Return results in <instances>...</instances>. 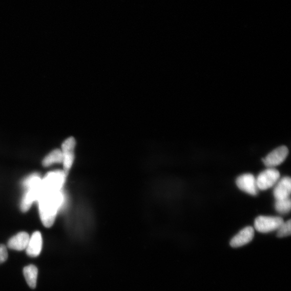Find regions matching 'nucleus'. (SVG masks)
<instances>
[{
    "mask_svg": "<svg viewBox=\"0 0 291 291\" xmlns=\"http://www.w3.org/2000/svg\"><path fill=\"white\" fill-rule=\"evenodd\" d=\"M291 202L290 197L281 200H276L275 209L280 214H287L290 211Z\"/></svg>",
    "mask_w": 291,
    "mask_h": 291,
    "instance_id": "2eb2a0df",
    "label": "nucleus"
},
{
    "mask_svg": "<svg viewBox=\"0 0 291 291\" xmlns=\"http://www.w3.org/2000/svg\"><path fill=\"white\" fill-rule=\"evenodd\" d=\"M291 192V179L288 176L280 180L275 186L274 195L276 200H281L289 197Z\"/></svg>",
    "mask_w": 291,
    "mask_h": 291,
    "instance_id": "9b49d317",
    "label": "nucleus"
},
{
    "mask_svg": "<svg viewBox=\"0 0 291 291\" xmlns=\"http://www.w3.org/2000/svg\"><path fill=\"white\" fill-rule=\"evenodd\" d=\"M24 275L29 287L35 288L38 276V269L36 266L34 265L26 266L24 269Z\"/></svg>",
    "mask_w": 291,
    "mask_h": 291,
    "instance_id": "ddd939ff",
    "label": "nucleus"
},
{
    "mask_svg": "<svg viewBox=\"0 0 291 291\" xmlns=\"http://www.w3.org/2000/svg\"><path fill=\"white\" fill-rule=\"evenodd\" d=\"M64 158L61 150H55L50 153L43 161V165L44 167H48L55 163H63Z\"/></svg>",
    "mask_w": 291,
    "mask_h": 291,
    "instance_id": "4468645a",
    "label": "nucleus"
},
{
    "mask_svg": "<svg viewBox=\"0 0 291 291\" xmlns=\"http://www.w3.org/2000/svg\"><path fill=\"white\" fill-rule=\"evenodd\" d=\"M280 176L279 172L274 168L264 171L259 174L257 178L258 189L265 191L272 188L278 182Z\"/></svg>",
    "mask_w": 291,
    "mask_h": 291,
    "instance_id": "20e7f679",
    "label": "nucleus"
},
{
    "mask_svg": "<svg viewBox=\"0 0 291 291\" xmlns=\"http://www.w3.org/2000/svg\"><path fill=\"white\" fill-rule=\"evenodd\" d=\"M76 140L73 137L66 140L61 145V153L64 158V172L68 175L75 160Z\"/></svg>",
    "mask_w": 291,
    "mask_h": 291,
    "instance_id": "39448f33",
    "label": "nucleus"
},
{
    "mask_svg": "<svg viewBox=\"0 0 291 291\" xmlns=\"http://www.w3.org/2000/svg\"><path fill=\"white\" fill-rule=\"evenodd\" d=\"M254 235V228L252 226H247L233 238L231 245L233 247L245 245L253 240Z\"/></svg>",
    "mask_w": 291,
    "mask_h": 291,
    "instance_id": "1a4fd4ad",
    "label": "nucleus"
},
{
    "mask_svg": "<svg viewBox=\"0 0 291 291\" xmlns=\"http://www.w3.org/2000/svg\"><path fill=\"white\" fill-rule=\"evenodd\" d=\"M30 236L26 232H20L10 238L8 242L9 248L16 251H23L26 250Z\"/></svg>",
    "mask_w": 291,
    "mask_h": 291,
    "instance_id": "f8f14e48",
    "label": "nucleus"
},
{
    "mask_svg": "<svg viewBox=\"0 0 291 291\" xmlns=\"http://www.w3.org/2000/svg\"><path fill=\"white\" fill-rule=\"evenodd\" d=\"M236 184L239 189L247 194L254 196L258 194L256 180L252 174H244L239 176L236 180Z\"/></svg>",
    "mask_w": 291,
    "mask_h": 291,
    "instance_id": "0eeeda50",
    "label": "nucleus"
},
{
    "mask_svg": "<svg viewBox=\"0 0 291 291\" xmlns=\"http://www.w3.org/2000/svg\"><path fill=\"white\" fill-rule=\"evenodd\" d=\"M67 175L64 171L59 170L48 173L45 177L41 179L40 192L61 191Z\"/></svg>",
    "mask_w": 291,
    "mask_h": 291,
    "instance_id": "f03ea898",
    "label": "nucleus"
},
{
    "mask_svg": "<svg viewBox=\"0 0 291 291\" xmlns=\"http://www.w3.org/2000/svg\"><path fill=\"white\" fill-rule=\"evenodd\" d=\"M284 222L281 217L260 216L256 218L255 227L258 232L267 233L278 230Z\"/></svg>",
    "mask_w": 291,
    "mask_h": 291,
    "instance_id": "7ed1b4c3",
    "label": "nucleus"
},
{
    "mask_svg": "<svg viewBox=\"0 0 291 291\" xmlns=\"http://www.w3.org/2000/svg\"><path fill=\"white\" fill-rule=\"evenodd\" d=\"M41 179L37 174H34L29 176L24 182V185L26 189L30 186L40 185Z\"/></svg>",
    "mask_w": 291,
    "mask_h": 291,
    "instance_id": "dca6fc26",
    "label": "nucleus"
},
{
    "mask_svg": "<svg viewBox=\"0 0 291 291\" xmlns=\"http://www.w3.org/2000/svg\"><path fill=\"white\" fill-rule=\"evenodd\" d=\"M290 223V220H289L286 222H284L278 230L277 237L282 238L290 236L291 234Z\"/></svg>",
    "mask_w": 291,
    "mask_h": 291,
    "instance_id": "f3484780",
    "label": "nucleus"
},
{
    "mask_svg": "<svg viewBox=\"0 0 291 291\" xmlns=\"http://www.w3.org/2000/svg\"><path fill=\"white\" fill-rule=\"evenodd\" d=\"M43 240L39 232H35L30 237L29 241L26 249L28 256L31 257H38L43 249Z\"/></svg>",
    "mask_w": 291,
    "mask_h": 291,
    "instance_id": "6e6552de",
    "label": "nucleus"
},
{
    "mask_svg": "<svg viewBox=\"0 0 291 291\" xmlns=\"http://www.w3.org/2000/svg\"><path fill=\"white\" fill-rule=\"evenodd\" d=\"M288 153L287 148L282 146L269 153L262 160L267 167L273 168L282 163L286 159Z\"/></svg>",
    "mask_w": 291,
    "mask_h": 291,
    "instance_id": "423d86ee",
    "label": "nucleus"
},
{
    "mask_svg": "<svg viewBox=\"0 0 291 291\" xmlns=\"http://www.w3.org/2000/svg\"><path fill=\"white\" fill-rule=\"evenodd\" d=\"M27 189V191L23 197L22 203H20V210L24 213L28 211L33 203L37 201L40 194V184L30 186Z\"/></svg>",
    "mask_w": 291,
    "mask_h": 291,
    "instance_id": "9d476101",
    "label": "nucleus"
},
{
    "mask_svg": "<svg viewBox=\"0 0 291 291\" xmlns=\"http://www.w3.org/2000/svg\"><path fill=\"white\" fill-rule=\"evenodd\" d=\"M64 201V195L61 191L40 192L37 201L40 220L45 226H53L57 213Z\"/></svg>",
    "mask_w": 291,
    "mask_h": 291,
    "instance_id": "f257e3e1",
    "label": "nucleus"
},
{
    "mask_svg": "<svg viewBox=\"0 0 291 291\" xmlns=\"http://www.w3.org/2000/svg\"><path fill=\"white\" fill-rule=\"evenodd\" d=\"M8 252L5 245H0V264L7 261L8 258Z\"/></svg>",
    "mask_w": 291,
    "mask_h": 291,
    "instance_id": "a211bd4d",
    "label": "nucleus"
}]
</instances>
